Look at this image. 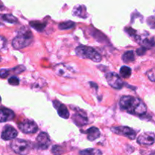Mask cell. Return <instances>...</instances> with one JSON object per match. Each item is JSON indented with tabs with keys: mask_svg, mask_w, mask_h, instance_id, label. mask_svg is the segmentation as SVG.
<instances>
[{
	"mask_svg": "<svg viewBox=\"0 0 155 155\" xmlns=\"http://www.w3.org/2000/svg\"><path fill=\"white\" fill-rule=\"evenodd\" d=\"M0 101H1V97H0Z\"/></svg>",
	"mask_w": 155,
	"mask_h": 155,
	"instance_id": "cell-30",
	"label": "cell"
},
{
	"mask_svg": "<svg viewBox=\"0 0 155 155\" xmlns=\"http://www.w3.org/2000/svg\"><path fill=\"white\" fill-rule=\"evenodd\" d=\"M73 70L70 69L67 65L61 64L57 65L54 67V71L56 74L59 76H64L65 77H71V76L73 74Z\"/></svg>",
	"mask_w": 155,
	"mask_h": 155,
	"instance_id": "cell-12",
	"label": "cell"
},
{
	"mask_svg": "<svg viewBox=\"0 0 155 155\" xmlns=\"http://www.w3.org/2000/svg\"><path fill=\"white\" fill-rule=\"evenodd\" d=\"M12 151L18 154H26L30 150V143L24 139H15L11 144Z\"/></svg>",
	"mask_w": 155,
	"mask_h": 155,
	"instance_id": "cell-4",
	"label": "cell"
},
{
	"mask_svg": "<svg viewBox=\"0 0 155 155\" xmlns=\"http://www.w3.org/2000/svg\"><path fill=\"white\" fill-rule=\"evenodd\" d=\"M2 139L3 140L8 141L15 139L18 136V131L12 126H6L2 133Z\"/></svg>",
	"mask_w": 155,
	"mask_h": 155,
	"instance_id": "cell-10",
	"label": "cell"
},
{
	"mask_svg": "<svg viewBox=\"0 0 155 155\" xmlns=\"http://www.w3.org/2000/svg\"><path fill=\"white\" fill-rule=\"evenodd\" d=\"M3 7V5H2V2L0 1V9L2 8Z\"/></svg>",
	"mask_w": 155,
	"mask_h": 155,
	"instance_id": "cell-29",
	"label": "cell"
},
{
	"mask_svg": "<svg viewBox=\"0 0 155 155\" xmlns=\"http://www.w3.org/2000/svg\"><path fill=\"white\" fill-rule=\"evenodd\" d=\"M120 74L123 78H129L132 74L131 68L127 66H123L120 70Z\"/></svg>",
	"mask_w": 155,
	"mask_h": 155,
	"instance_id": "cell-17",
	"label": "cell"
},
{
	"mask_svg": "<svg viewBox=\"0 0 155 155\" xmlns=\"http://www.w3.org/2000/svg\"><path fill=\"white\" fill-rule=\"evenodd\" d=\"M122 59L123 61H124V63L126 64H129L134 61L135 55H134V52H133V51H126V52L123 54Z\"/></svg>",
	"mask_w": 155,
	"mask_h": 155,
	"instance_id": "cell-15",
	"label": "cell"
},
{
	"mask_svg": "<svg viewBox=\"0 0 155 155\" xmlns=\"http://www.w3.org/2000/svg\"><path fill=\"white\" fill-rule=\"evenodd\" d=\"M7 44V39L2 36H0V50L4 48Z\"/></svg>",
	"mask_w": 155,
	"mask_h": 155,
	"instance_id": "cell-27",
	"label": "cell"
},
{
	"mask_svg": "<svg viewBox=\"0 0 155 155\" xmlns=\"http://www.w3.org/2000/svg\"><path fill=\"white\" fill-rule=\"evenodd\" d=\"M57 107L58 113V115L61 117L64 118V119H68L70 117V113L68 111V108H67L66 106L63 104H59L58 106Z\"/></svg>",
	"mask_w": 155,
	"mask_h": 155,
	"instance_id": "cell-14",
	"label": "cell"
},
{
	"mask_svg": "<svg viewBox=\"0 0 155 155\" xmlns=\"http://www.w3.org/2000/svg\"><path fill=\"white\" fill-rule=\"evenodd\" d=\"M74 27H75V23L73 21H67L59 24V28L61 30H68V29L74 28Z\"/></svg>",
	"mask_w": 155,
	"mask_h": 155,
	"instance_id": "cell-20",
	"label": "cell"
},
{
	"mask_svg": "<svg viewBox=\"0 0 155 155\" xmlns=\"http://www.w3.org/2000/svg\"><path fill=\"white\" fill-rule=\"evenodd\" d=\"M112 132L120 136H124L130 139H135L136 137V133L128 127H114L111 128Z\"/></svg>",
	"mask_w": 155,
	"mask_h": 155,
	"instance_id": "cell-7",
	"label": "cell"
},
{
	"mask_svg": "<svg viewBox=\"0 0 155 155\" xmlns=\"http://www.w3.org/2000/svg\"><path fill=\"white\" fill-rule=\"evenodd\" d=\"M0 18L3 21H6L8 23H11V24H16V23H18V19L12 15H8V14H7V15H0Z\"/></svg>",
	"mask_w": 155,
	"mask_h": 155,
	"instance_id": "cell-18",
	"label": "cell"
},
{
	"mask_svg": "<svg viewBox=\"0 0 155 155\" xmlns=\"http://www.w3.org/2000/svg\"><path fill=\"white\" fill-rule=\"evenodd\" d=\"M8 83L12 86H18L19 85V80L16 77H12L8 79Z\"/></svg>",
	"mask_w": 155,
	"mask_h": 155,
	"instance_id": "cell-25",
	"label": "cell"
},
{
	"mask_svg": "<svg viewBox=\"0 0 155 155\" xmlns=\"http://www.w3.org/2000/svg\"><path fill=\"white\" fill-rule=\"evenodd\" d=\"M138 143L142 145H151L155 143V135L152 133H144L137 139Z\"/></svg>",
	"mask_w": 155,
	"mask_h": 155,
	"instance_id": "cell-8",
	"label": "cell"
},
{
	"mask_svg": "<svg viewBox=\"0 0 155 155\" xmlns=\"http://www.w3.org/2000/svg\"><path fill=\"white\" fill-rule=\"evenodd\" d=\"M15 117V113L11 109L2 107L0 108V123L12 120Z\"/></svg>",
	"mask_w": 155,
	"mask_h": 155,
	"instance_id": "cell-11",
	"label": "cell"
},
{
	"mask_svg": "<svg viewBox=\"0 0 155 155\" xmlns=\"http://www.w3.org/2000/svg\"><path fill=\"white\" fill-rule=\"evenodd\" d=\"M74 15H76L77 17H81V18H86V7L83 5H79L77 8H74Z\"/></svg>",
	"mask_w": 155,
	"mask_h": 155,
	"instance_id": "cell-16",
	"label": "cell"
},
{
	"mask_svg": "<svg viewBox=\"0 0 155 155\" xmlns=\"http://www.w3.org/2000/svg\"><path fill=\"white\" fill-rule=\"evenodd\" d=\"M86 135H87V139L89 141H94L95 139H98L101 136V133H100L99 130L95 127H92L89 128L87 131L86 132Z\"/></svg>",
	"mask_w": 155,
	"mask_h": 155,
	"instance_id": "cell-13",
	"label": "cell"
},
{
	"mask_svg": "<svg viewBox=\"0 0 155 155\" xmlns=\"http://www.w3.org/2000/svg\"><path fill=\"white\" fill-rule=\"evenodd\" d=\"M45 24H42V23L39 22V21H31V22H30L31 27H33V28L39 30V31H41V30H42L45 28Z\"/></svg>",
	"mask_w": 155,
	"mask_h": 155,
	"instance_id": "cell-21",
	"label": "cell"
},
{
	"mask_svg": "<svg viewBox=\"0 0 155 155\" xmlns=\"http://www.w3.org/2000/svg\"><path fill=\"white\" fill-rule=\"evenodd\" d=\"M145 51H146V49H145V48L143 47H141L140 48H139V49H137V54H139V55H142V54H145Z\"/></svg>",
	"mask_w": 155,
	"mask_h": 155,
	"instance_id": "cell-28",
	"label": "cell"
},
{
	"mask_svg": "<svg viewBox=\"0 0 155 155\" xmlns=\"http://www.w3.org/2000/svg\"><path fill=\"white\" fill-rule=\"evenodd\" d=\"M74 120L77 125L83 126L86 124V117H84L83 116H81L80 114H76L74 117Z\"/></svg>",
	"mask_w": 155,
	"mask_h": 155,
	"instance_id": "cell-19",
	"label": "cell"
},
{
	"mask_svg": "<svg viewBox=\"0 0 155 155\" xmlns=\"http://www.w3.org/2000/svg\"><path fill=\"white\" fill-rule=\"evenodd\" d=\"M76 54L81 58L90 59L92 61L100 62L101 61V56L95 48L86 45H80L76 48Z\"/></svg>",
	"mask_w": 155,
	"mask_h": 155,
	"instance_id": "cell-3",
	"label": "cell"
},
{
	"mask_svg": "<svg viewBox=\"0 0 155 155\" xmlns=\"http://www.w3.org/2000/svg\"><path fill=\"white\" fill-rule=\"evenodd\" d=\"M36 141H37L38 148L41 150L47 149L51 144L49 136L46 133H39V136H37Z\"/></svg>",
	"mask_w": 155,
	"mask_h": 155,
	"instance_id": "cell-9",
	"label": "cell"
},
{
	"mask_svg": "<svg viewBox=\"0 0 155 155\" xmlns=\"http://www.w3.org/2000/svg\"><path fill=\"white\" fill-rule=\"evenodd\" d=\"M63 152L64 151L62 150V148H61L60 146H58V145H54V146H53L52 148H51V153H53V154H62Z\"/></svg>",
	"mask_w": 155,
	"mask_h": 155,
	"instance_id": "cell-24",
	"label": "cell"
},
{
	"mask_svg": "<svg viewBox=\"0 0 155 155\" xmlns=\"http://www.w3.org/2000/svg\"><path fill=\"white\" fill-rule=\"evenodd\" d=\"M80 154H88V155H90V154H101V152L98 150H95V149H87V150H85L83 151H80Z\"/></svg>",
	"mask_w": 155,
	"mask_h": 155,
	"instance_id": "cell-22",
	"label": "cell"
},
{
	"mask_svg": "<svg viewBox=\"0 0 155 155\" xmlns=\"http://www.w3.org/2000/svg\"><path fill=\"white\" fill-rule=\"evenodd\" d=\"M106 80L111 87L116 89H120L124 86V82L117 74L109 72L106 74Z\"/></svg>",
	"mask_w": 155,
	"mask_h": 155,
	"instance_id": "cell-6",
	"label": "cell"
},
{
	"mask_svg": "<svg viewBox=\"0 0 155 155\" xmlns=\"http://www.w3.org/2000/svg\"><path fill=\"white\" fill-rule=\"evenodd\" d=\"M33 42L31 31L26 27H22L18 32V35L14 38L12 45L15 49H21L30 45Z\"/></svg>",
	"mask_w": 155,
	"mask_h": 155,
	"instance_id": "cell-2",
	"label": "cell"
},
{
	"mask_svg": "<svg viewBox=\"0 0 155 155\" xmlns=\"http://www.w3.org/2000/svg\"><path fill=\"white\" fill-rule=\"evenodd\" d=\"M147 76H148V79L151 81L155 82V68H152V69L149 70L147 72Z\"/></svg>",
	"mask_w": 155,
	"mask_h": 155,
	"instance_id": "cell-23",
	"label": "cell"
},
{
	"mask_svg": "<svg viewBox=\"0 0 155 155\" xmlns=\"http://www.w3.org/2000/svg\"><path fill=\"white\" fill-rule=\"evenodd\" d=\"M18 128L22 133L26 134H33L38 130V126L33 120H24L18 124Z\"/></svg>",
	"mask_w": 155,
	"mask_h": 155,
	"instance_id": "cell-5",
	"label": "cell"
},
{
	"mask_svg": "<svg viewBox=\"0 0 155 155\" xmlns=\"http://www.w3.org/2000/svg\"><path fill=\"white\" fill-rule=\"evenodd\" d=\"M121 108L128 113L141 116L146 113L147 107L141 99L133 96H123L120 100Z\"/></svg>",
	"mask_w": 155,
	"mask_h": 155,
	"instance_id": "cell-1",
	"label": "cell"
},
{
	"mask_svg": "<svg viewBox=\"0 0 155 155\" xmlns=\"http://www.w3.org/2000/svg\"><path fill=\"white\" fill-rule=\"evenodd\" d=\"M9 71L6 69H1L0 70V78L5 79L7 77H8Z\"/></svg>",
	"mask_w": 155,
	"mask_h": 155,
	"instance_id": "cell-26",
	"label": "cell"
}]
</instances>
